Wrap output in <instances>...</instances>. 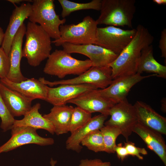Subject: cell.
Returning a JSON list of instances; mask_svg holds the SVG:
<instances>
[{
	"label": "cell",
	"mask_w": 166,
	"mask_h": 166,
	"mask_svg": "<svg viewBox=\"0 0 166 166\" xmlns=\"http://www.w3.org/2000/svg\"><path fill=\"white\" fill-rule=\"evenodd\" d=\"M0 127L3 132L11 129L15 120L10 113L0 94Z\"/></svg>",
	"instance_id": "cell-29"
},
{
	"label": "cell",
	"mask_w": 166,
	"mask_h": 166,
	"mask_svg": "<svg viewBox=\"0 0 166 166\" xmlns=\"http://www.w3.org/2000/svg\"><path fill=\"white\" fill-rule=\"evenodd\" d=\"M153 1L157 4L165 5L166 4V0H153Z\"/></svg>",
	"instance_id": "cell-38"
},
{
	"label": "cell",
	"mask_w": 166,
	"mask_h": 166,
	"mask_svg": "<svg viewBox=\"0 0 166 166\" xmlns=\"http://www.w3.org/2000/svg\"><path fill=\"white\" fill-rule=\"evenodd\" d=\"M41 106L39 103L32 106L30 109L24 115L22 119L15 120L12 128L24 126L31 127L37 130L43 129L53 135L55 133L53 125L39 112Z\"/></svg>",
	"instance_id": "cell-23"
},
{
	"label": "cell",
	"mask_w": 166,
	"mask_h": 166,
	"mask_svg": "<svg viewBox=\"0 0 166 166\" xmlns=\"http://www.w3.org/2000/svg\"><path fill=\"white\" fill-rule=\"evenodd\" d=\"M112 69L109 66L105 67L92 66L80 75L73 78L53 81L40 77L39 80L45 85L52 87L62 85H93L97 89L107 88L111 83Z\"/></svg>",
	"instance_id": "cell-7"
},
{
	"label": "cell",
	"mask_w": 166,
	"mask_h": 166,
	"mask_svg": "<svg viewBox=\"0 0 166 166\" xmlns=\"http://www.w3.org/2000/svg\"><path fill=\"white\" fill-rule=\"evenodd\" d=\"M32 4V11L29 21L38 23L51 38L57 40L60 37V27L66 22L60 19L55 11L53 0H34Z\"/></svg>",
	"instance_id": "cell-6"
},
{
	"label": "cell",
	"mask_w": 166,
	"mask_h": 166,
	"mask_svg": "<svg viewBox=\"0 0 166 166\" xmlns=\"http://www.w3.org/2000/svg\"><path fill=\"white\" fill-rule=\"evenodd\" d=\"M136 30L131 41L109 65L112 69L113 80L136 73L142 50L153 41V36L143 26L138 25Z\"/></svg>",
	"instance_id": "cell-1"
},
{
	"label": "cell",
	"mask_w": 166,
	"mask_h": 166,
	"mask_svg": "<svg viewBox=\"0 0 166 166\" xmlns=\"http://www.w3.org/2000/svg\"><path fill=\"white\" fill-rule=\"evenodd\" d=\"M108 116L100 114L91 117L85 125L71 133L66 141V148L79 152L82 148L81 145L82 140L91 132L100 130L104 125L105 121Z\"/></svg>",
	"instance_id": "cell-21"
},
{
	"label": "cell",
	"mask_w": 166,
	"mask_h": 166,
	"mask_svg": "<svg viewBox=\"0 0 166 166\" xmlns=\"http://www.w3.org/2000/svg\"><path fill=\"white\" fill-rule=\"evenodd\" d=\"M114 150L117 153V157L122 161L129 156L126 149L121 143L117 145Z\"/></svg>",
	"instance_id": "cell-34"
},
{
	"label": "cell",
	"mask_w": 166,
	"mask_h": 166,
	"mask_svg": "<svg viewBox=\"0 0 166 166\" xmlns=\"http://www.w3.org/2000/svg\"><path fill=\"white\" fill-rule=\"evenodd\" d=\"M135 3V0H101L100 15L96 20L98 25L132 28Z\"/></svg>",
	"instance_id": "cell-3"
},
{
	"label": "cell",
	"mask_w": 166,
	"mask_h": 166,
	"mask_svg": "<svg viewBox=\"0 0 166 166\" xmlns=\"http://www.w3.org/2000/svg\"><path fill=\"white\" fill-rule=\"evenodd\" d=\"M57 163V161L54 160L52 158H51L50 161V164L51 166H55V165Z\"/></svg>",
	"instance_id": "cell-39"
},
{
	"label": "cell",
	"mask_w": 166,
	"mask_h": 166,
	"mask_svg": "<svg viewBox=\"0 0 166 166\" xmlns=\"http://www.w3.org/2000/svg\"><path fill=\"white\" fill-rule=\"evenodd\" d=\"M98 89L89 84L62 85L56 87L47 85V94L45 101L53 105H66L69 100L89 91Z\"/></svg>",
	"instance_id": "cell-13"
},
{
	"label": "cell",
	"mask_w": 166,
	"mask_h": 166,
	"mask_svg": "<svg viewBox=\"0 0 166 166\" xmlns=\"http://www.w3.org/2000/svg\"><path fill=\"white\" fill-rule=\"evenodd\" d=\"M159 47L161 53V57L166 59V29L164 28L161 32Z\"/></svg>",
	"instance_id": "cell-33"
},
{
	"label": "cell",
	"mask_w": 166,
	"mask_h": 166,
	"mask_svg": "<svg viewBox=\"0 0 166 166\" xmlns=\"http://www.w3.org/2000/svg\"><path fill=\"white\" fill-rule=\"evenodd\" d=\"M110 162H103L101 160L96 158L81 160L78 166H111Z\"/></svg>",
	"instance_id": "cell-32"
},
{
	"label": "cell",
	"mask_w": 166,
	"mask_h": 166,
	"mask_svg": "<svg viewBox=\"0 0 166 166\" xmlns=\"http://www.w3.org/2000/svg\"><path fill=\"white\" fill-rule=\"evenodd\" d=\"M152 73L156 76L166 78V66L158 62L153 56V48L151 45L144 48L141 56L137 73Z\"/></svg>",
	"instance_id": "cell-24"
},
{
	"label": "cell",
	"mask_w": 166,
	"mask_h": 166,
	"mask_svg": "<svg viewBox=\"0 0 166 166\" xmlns=\"http://www.w3.org/2000/svg\"><path fill=\"white\" fill-rule=\"evenodd\" d=\"M0 94L14 117L24 116L32 107V100L8 88L0 82Z\"/></svg>",
	"instance_id": "cell-19"
},
{
	"label": "cell",
	"mask_w": 166,
	"mask_h": 166,
	"mask_svg": "<svg viewBox=\"0 0 166 166\" xmlns=\"http://www.w3.org/2000/svg\"><path fill=\"white\" fill-rule=\"evenodd\" d=\"M95 152H105L103 137L100 130L93 131L87 135L81 143Z\"/></svg>",
	"instance_id": "cell-27"
},
{
	"label": "cell",
	"mask_w": 166,
	"mask_h": 166,
	"mask_svg": "<svg viewBox=\"0 0 166 166\" xmlns=\"http://www.w3.org/2000/svg\"><path fill=\"white\" fill-rule=\"evenodd\" d=\"M74 108L66 105L53 106L48 114L43 116L53 125L54 133L57 135L69 132L70 121Z\"/></svg>",
	"instance_id": "cell-22"
},
{
	"label": "cell",
	"mask_w": 166,
	"mask_h": 166,
	"mask_svg": "<svg viewBox=\"0 0 166 166\" xmlns=\"http://www.w3.org/2000/svg\"><path fill=\"white\" fill-rule=\"evenodd\" d=\"M26 30V26L23 23L13 40L8 55L10 69L6 78L14 83H19L27 79L22 73L20 67L23 39Z\"/></svg>",
	"instance_id": "cell-15"
},
{
	"label": "cell",
	"mask_w": 166,
	"mask_h": 166,
	"mask_svg": "<svg viewBox=\"0 0 166 166\" xmlns=\"http://www.w3.org/2000/svg\"><path fill=\"white\" fill-rule=\"evenodd\" d=\"M61 46L63 48V50L67 53H79L87 57L91 61L92 66H108L119 55L93 44L74 45L65 43Z\"/></svg>",
	"instance_id": "cell-11"
},
{
	"label": "cell",
	"mask_w": 166,
	"mask_h": 166,
	"mask_svg": "<svg viewBox=\"0 0 166 166\" xmlns=\"http://www.w3.org/2000/svg\"><path fill=\"white\" fill-rule=\"evenodd\" d=\"M110 118L104 123L105 125L118 127L126 141L132 132V129L138 123V119L133 105L126 99L115 104L110 109Z\"/></svg>",
	"instance_id": "cell-9"
},
{
	"label": "cell",
	"mask_w": 166,
	"mask_h": 166,
	"mask_svg": "<svg viewBox=\"0 0 166 166\" xmlns=\"http://www.w3.org/2000/svg\"><path fill=\"white\" fill-rule=\"evenodd\" d=\"M100 130L101 133L105 146V152L109 153H115L114 149L116 146V140L121 132L118 127L104 125Z\"/></svg>",
	"instance_id": "cell-26"
},
{
	"label": "cell",
	"mask_w": 166,
	"mask_h": 166,
	"mask_svg": "<svg viewBox=\"0 0 166 166\" xmlns=\"http://www.w3.org/2000/svg\"><path fill=\"white\" fill-rule=\"evenodd\" d=\"M8 2L11 3L13 4H18L20 3L21 2H33V1L32 0H8Z\"/></svg>",
	"instance_id": "cell-36"
},
{
	"label": "cell",
	"mask_w": 166,
	"mask_h": 166,
	"mask_svg": "<svg viewBox=\"0 0 166 166\" xmlns=\"http://www.w3.org/2000/svg\"><path fill=\"white\" fill-rule=\"evenodd\" d=\"M156 76L155 74L143 76L137 73L135 74L118 77L113 80L111 84L103 89H97L98 93L101 96L115 104L126 99L131 88L143 80Z\"/></svg>",
	"instance_id": "cell-12"
},
{
	"label": "cell",
	"mask_w": 166,
	"mask_h": 166,
	"mask_svg": "<svg viewBox=\"0 0 166 166\" xmlns=\"http://www.w3.org/2000/svg\"><path fill=\"white\" fill-rule=\"evenodd\" d=\"M0 82L8 88L32 100L40 99L45 101L47 97V85L39 79L27 78L19 83H14L6 77L0 79Z\"/></svg>",
	"instance_id": "cell-17"
},
{
	"label": "cell",
	"mask_w": 166,
	"mask_h": 166,
	"mask_svg": "<svg viewBox=\"0 0 166 166\" xmlns=\"http://www.w3.org/2000/svg\"><path fill=\"white\" fill-rule=\"evenodd\" d=\"M32 11L30 2L16 6L10 16L9 23L4 33L2 47L8 56L13 40L24 21L29 17Z\"/></svg>",
	"instance_id": "cell-16"
},
{
	"label": "cell",
	"mask_w": 166,
	"mask_h": 166,
	"mask_svg": "<svg viewBox=\"0 0 166 166\" xmlns=\"http://www.w3.org/2000/svg\"><path fill=\"white\" fill-rule=\"evenodd\" d=\"M10 69L8 56L2 48L0 47V79L6 77Z\"/></svg>",
	"instance_id": "cell-30"
},
{
	"label": "cell",
	"mask_w": 166,
	"mask_h": 166,
	"mask_svg": "<svg viewBox=\"0 0 166 166\" xmlns=\"http://www.w3.org/2000/svg\"><path fill=\"white\" fill-rule=\"evenodd\" d=\"M58 2L62 8L61 15L63 18L77 11L90 9L100 11L101 4V0H93L85 3L75 2L68 0H58Z\"/></svg>",
	"instance_id": "cell-25"
},
{
	"label": "cell",
	"mask_w": 166,
	"mask_h": 166,
	"mask_svg": "<svg viewBox=\"0 0 166 166\" xmlns=\"http://www.w3.org/2000/svg\"><path fill=\"white\" fill-rule=\"evenodd\" d=\"M4 37V33L2 28L0 27V46L2 45Z\"/></svg>",
	"instance_id": "cell-37"
},
{
	"label": "cell",
	"mask_w": 166,
	"mask_h": 166,
	"mask_svg": "<svg viewBox=\"0 0 166 166\" xmlns=\"http://www.w3.org/2000/svg\"><path fill=\"white\" fill-rule=\"evenodd\" d=\"M11 137L5 143L0 146V154L6 152L22 146L34 144L40 146L52 145L54 140L53 138L40 136L37 129L28 127H12Z\"/></svg>",
	"instance_id": "cell-10"
},
{
	"label": "cell",
	"mask_w": 166,
	"mask_h": 166,
	"mask_svg": "<svg viewBox=\"0 0 166 166\" xmlns=\"http://www.w3.org/2000/svg\"><path fill=\"white\" fill-rule=\"evenodd\" d=\"M124 146L128 152V155L135 156L140 160H143V157L141 155H146L148 152L144 148L136 147L133 142L128 141L124 143Z\"/></svg>",
	"instance_id": "cell-31"
},
{
	"label": "cell",
	"mask_w": 166,
	"mask_h": 166,
	"mask_svg": "<svg viewBox=\"0 0 166 166\" xmlns=\"http://www.w3.org/2000/svg\"><path fill=\"white\" fill-rule=\"evenodd\" d=\"M92 66L89 59L78 60L63 49H56L48 57L43 71L45 74L63 78L69 75L79 76Z\"/></svg>",
	"instance_id": "cell-4"
},
{
	"label": "cell",
	"mask_w": 166,
	"mask_h": 166,
	"mask_svg": "<svg viewBox=\"0 0 166 166\" xmlns=\"http://www.w3.org/2000/svg\"><path fill=\"white\" fill-rule=\"evenodd\" d=\"M161 110L164 113L166 112V99L165 98H163L161 100Z\"/></svg>",
	"instance_id": "cell-35"
},
{
	"label": "cell",
	"mask_w": 166,
	"mask_h": 166,
	"mask_svg": "<svg viewBox=\"0 0 166 166\" xmlns=\"http://www.w3.org/2000/svg\"><path fill=\"white\" fill-rule=\"evenodd\" d=\"M98 25L96 20L89 16L85 17L77 24L61 25L60 27V38L52 41V43L57 46L65 43L94 44Z\"/></svg>",
	"instance_id": "cell-5"
},
{
	"label": "cell",
	"mask_w": 166,
	"mask_h": 166,
	"mask_svg": "<svg viewBox=\"0 0 166 166\" xmlns=\"http://www.w3.org/2000/svg\"><path fill=\"white\" fill-rule=\"evenodd\" d=\"M136 29L124 30L113 26L98 27L95 45L119 54L131 41Z\"/></svg>",
	"instance_id": "cell-8"
},
{
	"label": "cell",
	"mask_w": 166,
	"mask_h": 166,
	"mask_svg": "<svg viewBox=\"0 0 166 166\" xmlns=\"http://www.w3.org/2000/svg\"><path fill=\"white\" fill-rule=\"evenodd\" d=\"M133 132L140 136L166 166V145L162 134L138 122L133 127Z\"/></svg>",
	"instance_id": "cell-20"
},
{
	"label": "cell",
	"mask_w": 166,
	"mask_h": 166,
	"mask_svg": "<svg viewBox=\"0 0 166 166\" xmlns=\"http://www.w3.org/2000/svg\"><path fill=\"white\" fill-rule=\"evenodd\" d=\"M133 105L138 123L162 135H166V118L165 117L143 101H137Z\"/></svg>",
	"instance_id": "cell-18"
},
{
	"label": "cell",
	"mask_w": 166,
	"mask_h": 166,
	"mask_svg": "<svg viewBox=\"0 0 166 166\" xmlns=\"http://www.w3.org/2000/svg\"><path fill=\"white\" fill-rule=\"evenodd\" d=\"M92 117V114L77 106L74 107L70 121L69 132L72 133L86 124Z\"/></svg>",
	"instance_id": "cell-28"
},
{
	"label": "cell",
	"mask_w": 166,
	"mask_h": 166,
	"mask_svg": "<svg viewBox=\"0 0 166 166\" xmlns=\"http://www.w3.org/2000/svg\"><path fill=\"white\" fill-rule=\"evenodd\" d=\"M97 89L87 92L69 100L67 103L75 105L91 114L99 112L109 116L110 109L115 104L101 96L98 93Z\"/></svg>",
	"instance_id": "cell-14"
},
{
	"label": "cell",
	"mask_w": 166,
	"mask_h": 166,
	"mask_svg": "<svg viewBox=\"0 0 166 166\" xmlns=\"http://www.w3.org/2000/svg\"><path fill=\"white\" fill-rule=\"evenodd\" d=\"M25 35L26 39L22 50V57L33 67L39 66L48 58L52 49L51 38L37 24L28 22Z\"/></svg>",
	"instance_id": "cell-2"
}]
</instances>
